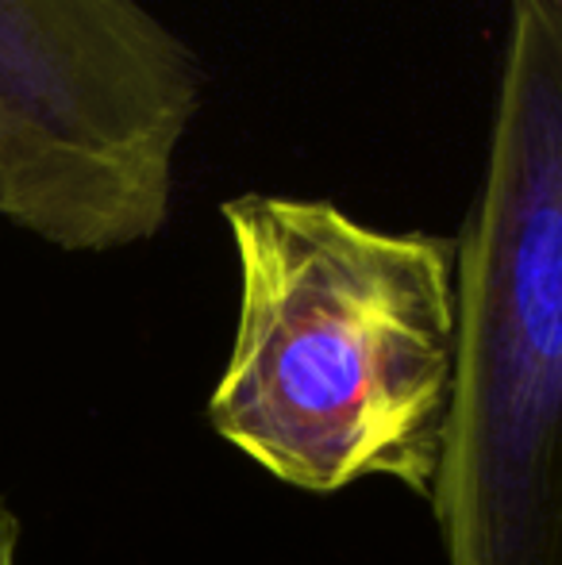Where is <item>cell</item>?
Wrapping results in <instances>:
<instances>
[{"mask_svg": "<svg viewBox=\"0 0 562 565\" xmlns=\"http://www.w3.org/2000/svg\"><path fill=\"white\" fill-rule=\"evenodd\" d=\"M458 250V388L432 512L447 565H562V4L509 0Z\"/></svg>", "mask_w": 562, "mask_h": 565, "instance_id": "2", "label": "cell"}, {"mask_svg": "<svg viewBox=\"0 0 562 565\" xmlns=\"http://www.w3.org/2000/svg\"><path fill=\"white\" fill-rule=\"evenodd\" d=\"M559 4H562V0H559Z\"/></svg>", "mask_w": 562, "mask_h": 565, "instance_id": "5", "label": "cell"}, {"mask_svg": "<svg viewBox=\"0 0 562 565\" xmlns=\"http://www.w3.org/2000/svg\"><path fill=\"white\" fill-rule=\"evenodd\" d=\"M20 539H23L20 515L0 497V565H20Z\"/></svg>", "mask_w": 562, "mask_h": 565, "instance_id": "4", "label": "cell"}, {"mask_svg": "<svg viewBox=\"0 0 562 565\" xmlns=\"http://www.w3.org/2000/svg\"><path fill=\"white\" fill-rule=\"evenodd\" d=\"M201 100L142 0H0V220L66 254L155 238Z\"/></svg>", "mask_w": 562, "mask_h": 565, "instance_id": "3", "label": "cell"}, {"mask_svg": "<svg viewBox=\"0 0 562 565\" xmlns=\"http://www.w3.org/2000/svg\"><path fill=\"white\" fill-rule=\"evenodd\" d=\"M240 312L209 427L274 481L331 497L393 481L432 500L458 388V250L336 201L220 204Z\"/></svg>", "mask_w": 562, "mask_h": 565, "instance_id": "1", "label": "cell"}]
</instances>
